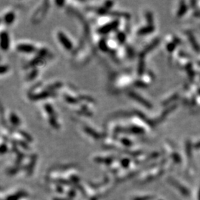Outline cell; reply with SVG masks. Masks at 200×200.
<instances>
[{"label":"cell","instance_id":"83f0119b","mask_svg":"<svg viewBox=\"0 0 200 200\" xmlns=\"http://www.w3.org/2000/svg\"><path fill=\"white\" fill-rule=\"evenodd\" d=\"M70 181L73 183V185H76V184H78L79 182V177L76 175H71L70 176Z\"/></svg>","mask_w":200,"mask_h":200},{"label":"cell","instance_id":"7402d4cb","mask_svg":"<svg viewBox=\"0 0 200 200\" xmlns=\"http://www.w3.org/2000/svg\"><path fill=\"white\" fill-rule=\"evenodd\" d=\"M62 85V82H56V83L53 84V85H48V86L46 87V88L47 89V91H52V90L55 89V88H59V87H61Z\"/></svg>","mask_w":200,"mask_h":200},{"label":"cell","instance_id":"f35d334b","mask_svg":"<svg viewBox=\"0 0 200 200\" xmlns=\"http://www.w3.org/2000/svg\"><path fill=\"white\" fill-rule=\"evenodd\" d=\"M56 3L58 4V5H61V4H63L64 2H63V1H62V2H59V1H56Z\"/></svg>","mask_w":200,"mask_h":200},{"label":"cell","instance_id":"1f68e13d","mask_svg":"<svg viewBox=\"0 0 200 200\" xmlns=\"http://www.w3.org/2000/svg\"><path fill=\"white\" fill-rule=\"evenodd\" d=\"M7 150H8V147H7V145L5 144H2V145H1V153L2 154H4L5 153H6Z\"/></svg>","mask_w":200,"mask_h":200},{"label":"cell","instance_id":"74e56055","mask_svg":"<svg viewBox=\"0 0 200 200\" xmlns=\"http://www.w3.org/2000/svg\"><path fill=\"white\" fill-rule=\"evenodd\" d=\"M168 47L169 50H172L173 49V47H174V46H173V45L171 44V45H168Z\"/></svg>","mask_w":200,"mask_h":200},{"label":"cell","instance_id":"d6a6232c","mask_svg":"<svg viewBox=\"0 0 200 200\" xmlns=\"http://www.w3.org/2000/svg\"><path fill=\"white\" fill-rule=\"evenodd\" d=\"M56 191H57L58 193H59V194H63V193H64L63 188H62L61 185H57V186H56Z\"/></svg>","mask_w":200,"mask_h":200},{"label":"cell","instance_id":"484cf974","mask_svg":"<svg viewBox=\"0 0 200 200\" xmlns=\"http://www.w3.org/2000/svg\"><path fill=\"white\" fill-rule=\"evenodd\" d=\"M144 68H145V65L144 62H143L142 59H140V64H139V67H138V73L139 74L141 75L142 74L143 72H144Z\"/></svg>","mask_w":200,"mask_h":200},{"label":"cell","instance_id":"e575fe53","mask_svg":"<svg viewBox=\"0 0 200 200\" xmlns=\"http://www.w3.org/2000/svg\"><path fill=\"white\" fill-rule=\"evenodd\" d=\"M135 85L138 87H145L146 86L145 84L143 82H141V81H137Z\"/></svg>","mask_w":200,"mask_h":200},{"label":"cell","instance_id":"277c9868","mask_svg":"<svg viewBox=\"0 0 200 200\" xmlns=\"http://www.w3.org/2000/svg\"><path fill=\"white\" fill-rule=\"evenodd\" d=\"M17 49L24 53H32L36 50V47L30 44H19L17 45Z\"/></svg>","mask_w":200,"mask_h":200},{"label":"cell","instance_id":"ab89813d","mask_svg":"<svg viewBox=\"0 0 200 200\" xmlns=\"http://www.w3.org/2000/svg\"><path fill=\"white\" fill-rule=\"evenodd\" d=\"M90 200H97V197L94 196V197H92V198H91V199Z\"/></svg>","mask_w":200,"mask_h":200},{"label":"cell","instance_id":"5b68a950","mask_svg":"<svg viewBox=\"0 0 200 200\" xmlns=\"http://www.w3.org/2000/svg\"><path fill=\"white\" fill-rule=\"evenodd\" d=\"M1 47L3 50H8L9 47V37L7 32L1 33Z\"/></svg>","mask_w":200,"mask_h":200},{"label":"cell","instance_id":"9a60e30c","mask_svg":"<svg viewBox=\"0 0 200 200\" xmlns=\"http://www.w3.org/2000/svg\"><path fill=\"white\" fill-rule=\"evenodd\" d=\"M64 98L66 100L67 102L70 104H76L78 102L77 99H76L75 97L72 96L68 95V94H64Z\"/></svg>","mask_w":200,"mask_h":200},{"label":"cell","instance_id":"603a6c76","mask_svg":"<svg viewBox=\"0 0 200 200\" xmlns=\"http://www.w3.org/2000/svg\"><path fill=\"white\" fill-rule=\"evenodd\" d=\"M37 73H38L37 69L34 68L28 75H27V79H28V80H31V79H34V78L36 77V76L37 75Z\"/></svg>","mask_w":200,"mask_h":200},{"label":"cell","instance_id":"4dcf8cb0","mask_svg":"<svg viewBox=\"0 0 200 200\" xmlns=\"http://www.w3.org/2000/svg\"><path fill=\"white\" fill-rule=\"evenodd\" d=\"M17 142L18 143V144L20 146H22V147H24V149H29L28 145H27V143L21 141V140H17Z\"/></svg>","mask_w":200,"mask_h":200},{"label":"cell","instance_id":"5bb4252c","mask_svg":"<svg viewBox=\"0 0 200 200\" xmlns=\"http://www.w3.org/2000/svg\"><path fill=\"white\" fill-rule=\"evenodd\" d=\"M51 182H55V183H56V184H60V185H73V183H72L70 180H67V179H52Z\"/></svg>","mask_w":200,"mask_h":200},{"label":"cell","instance_id":"3957f363","mask_svg":"<svg viewBox=\"0 0 200 200\" xmlns=\"http://www.w3.org/2000/svg\"><path fill=\"white\" fill-rule=\"evenodd\" d=\"M117 25H118V21L115 20V21L111 22L102 26V27H100L99 30V32L100 33H102V34H105V33H109L110 31L115 29L117 27Z\"/></svg>","mask_w":200,"mask_h":200},{"label":"cell","instance_id":"d590c367","mask_svg":"<svg viewBox=\"0 0 200 200\" xmlns=\"http://www.w3.org/2000/svg\"><path fill=\"white\" fill-rule=\"evenodd\" d=\"M146 17H147V19L149 22H152V15L150 12L147 13V15H146Z\"/></svg>","mask_w":200,"mask_h":200},{"label":"cell","instance_id":"8d00e7d4","mask_svg":"<svg viewBox=\"0 0 200 200\" xmlns=\"http://www.w3.org/2000/svg\"><path fill=\"white\" fill-rule=\"evenodd\" d=\"M53 200H72L70 198H61V197H55V198L53 199Z\"/></svg>","mask_w":200,"mask_h":200},{"label":"cell","instance_id":"d6986e66","mask_svg":"<svg viewBox=\"0 0 200 200\" xmlns=\"http://www.w3.org/2000/svg\"><path fill=\"white\" fill-rule=\"evenodd\" d=\"M120 163H121V165L122 167L123 168H127L129 167V165H130V160L129 159H127V158H124V159H121V162H120Z\"/></svg>","mask_w":200,"mask_h":200},{"label":"cell","instance_id":"ac0fdd59","mask_svg":"<svg viewBox=\"0 0 200 200\" xmlns=\"http://www.w3.org/2000/svg\"><path fill=\"white\" fill-rule=\"evenodd\" d=\"M120 142L122 143V144L123 145H124L125 147H130V146L133 145V143H132V142L130 141L129 139L127 138H125V137H124V138H122L121 140H120Z\"/></svg>","mask_w":200,"mask_h":200},{"label":"cell","instance_id":"4316f807","mask_svg":"<svg viewBox=\"0 0 200 200\" xmlns=\"http://www.w3.org/2000/svg\"><path fill=\"white\" fill-rule=\"evenodd\" d=\"M153 197L150 196H136L132 199V200H151Z\"/></svg>","mask_w":200,"mask_h":200},{"label":"cell","instance_id":"2e32d148","mask_svg":"<svg viewBox=\"0 0 200 200\" xmlns=\"http://www.w3.org/2000/svg\"><path fill=\"white\" fill-rule=\"evenodd\" d=\"M45 110L46 111L47 114H48L49 117H53V116H55L54 114V111H53V108L51 107V105L50 104H45L44 105Z\"/></svg>","mask_w":200,"mask_h":200},{"label":"cell","instance_id":"ba28073f","mask_svg":"<svg viewBox=\"0 0 200 200\" xmlns=\"http://www.w3.org/2000/svg\"><path fill=\"white\" fill-rule=\"evenodd\" d=\"M114 159L115 158L113 156V157H99V156H97V157L94 158V161L96 162H98V163H105L107 165H110L111 163H112L114 162Z\"/></svg>","mask_w":200,"mask_h":200},{"label":"cell","instance_id":"e0dca14e","mask_svg":"<svg viewBox=\"0 0 200 200\" xmlns=\"http://www.w3.org/2000/svg\"><path fill=\"white\" fill-rule=\"evenodd\" d=\"M99 48L104 52H106L108 50V45H107V42L104 40H100L99 43Z\"/></svg>","mask_w":200,"mask_h":200},{"label":"cell","instance_id":"d4e9b609","mask_svg":"<svg viewBox=\"0 0 200 200\" xmlns=\"http://www.w3.org/2000/svg\"><path fill=\"white\" fill-rule=\"evenodd\" d=\"M22 168H20V166H17L16 168H10L8 170V173L9 175H14L19 171Z\"/></svg>","mask_w":200,"mask_h":200},{"label":"cell","instance_id":"8992f818","mask_svg":"<svg viewBox=\"0 0 200 200\" xmlns=\"http://www.w3.org/2000/svg\"><path fill=\"white\" fill-rule=\"evenodd\" d=\"M27 196H28V194H27L26 191H18V192L16 193V194L8 196L5 200H19L20 199L23 198V197H27Z\"/></svg>","mask_w":200,"mask_h":200},{"label":"cell","instance_id":"ffe728a7","mask_svg":"<svg viewBox=\"0 0 200 200\" xmlns=\"http://www.w3.org/2000/svg\"><path fill=\"white\" fill-rule=\"evenodd\" d=\"M49 122L50 124L53 126L55 128H59V124H58L56 120V117L53 116V117H49Z\"/></svg>","mask_w":200,"mask_h":200},{"label":"cell","instance_id":"7a4b0ae2","mask_svg":"<svg viewBox=\"0 0 200 200\" xmlns=\"http://www.w3.org/2000/svg\"><path fill=\"white\" fill-rule=\"evenodd\" d=\"M128 95H129V96L131 97L132 99L137 100V102H139L140 103L142 104L143 105H145L146 108H152L151 104H150V102H148V101H147L146 99H145L143 97H142L140 95V94H137V93H135V92H133V91H130V92L128 93Z\"/></svg>","mask_w":200,"mask_h":200},{"label":"cell","instance_id":"44dd1931","mask_svg":"<svg viewBox=\"0 0 200 200\" xmlns=\"http://www.w3.org/2000/svg\"><path fill=\"white\" fill-rule=\"evenodd\" d=\"M117 40H119V42L121 43H123L124 41H125V34H124L123 32H119L117 34Z\"/></svg>","mask_w":200,"mask_h":200},{"label":"cell","instance_id":"6da1fadb","mask_svg":"<svg viewBox=\"0 0 200 200\" xmlns=\"http://www.w3.org/2000/svg\"><path fill=\"white\" fill-rule=\"evenodd\" d=\"M57 37L59 39V40L60 41L61 44L65 47V48H66L67 50H71L73 48V45L71 42L70 40H68V38L66 37V35H65L63 33V32L62 31H58L57 33Z\"/></svg>","mask_w":200,"mask_h":200},{"label":"cell","instance_id":"7c38bea8","mask_svg":"<svg viewBox=\"0 0 200 200\" xmlns=\"http://www.w3.org/2000/svg\"><path fill=\"white\" fill-rule=\"evenodd\" d=\"M153 28L154 27L152 25L146 26V27H142V28H140L138 30V34L139 35H145V34H147V33H150L153 31Z\"/></svg>","mask_w":200,"mask_h":200},{"label":"cell","instance_id":"4fadbf2b","mask_svg":"<svg viewBox=\"0 0 200 200\" xmlns=\"http://www.w3.org/2000/svg\"><path fill=\"white\" fill-rule=\"evenodd\" d=\"M10 121L14 125L18 126L20 124L19 119L14 112H11V114H10Z\"/></svg>","mask_w":200,"mask_h":200},{"label":"cell","instance_id":"52a82bcc","mask_svg":"<svg viewBox=\"0 0 200 200\" xmlns=\"http://www.w3.org/2000/svg\"><path fill=\"white\" fill-rule=\"evenodd\" d=\"M53 94H55L54 93L50 91H45L43 92L40 93V94H34V95L30 96V98L32 99H44L46 97H49L50 96H53Z\"/></svg>","mask_w":200,"mask_h":200},{"label":"cell","instance_id":"f546056e","mask_svg":"<svg viewBox=\"0 0 200 200\" xmlns=\"http://www.w3.org/2000/svg\"><path fill=\"white\" fill-rule=\"evenodd\" d=\"M79 98H80L81 99L86 100V101H88V102H94V100L93 99L91 98V97L88 96H79Z\"/></svg>","mask_w":200,"mask_h":200},{"label":"cell","instance_id":"f1b7e54d","mask_svg":"<svg viewBox=\"0 0 200 200\" xmlns=\"http://www.w3.org/2000/svg\"><path fill=\"white\" fill-rule=\"evenodd\" d=\"M76 192L74 189H71L69 190L68 192V198L71 199H72L76 196Z\"/></svg>","mask_w":200,"mask_h":200},{"label":"cell","instance_id":"836d02e7","mask_svg":"<svg viewBox=\"0 0 200 200\" xmlns=\"http://www.w3.org/2000/svg\"><path fill=\"white\" fill-rule=\"evenodd\" d=\"M8 65H2L1 66V73H4L5 72L7 71V70H8Z\"/></svg>","mask_w":200,"mask_h":200},{"label":"cell","instance_id":"30bf717a","mask_svg":"<svg viewBox=\"0 0 200 200\" xmlns=\"http://www.w3.org/2000/svg\"><path fill=\"white\" fill-rule=\"evenodd\" d=\"M36 162H37V156L33 155L31 157V161H30V164H29L28 166L27 167V175L30 176L32 174L33 171V168H34V165H35Z\"/></svg>","mask_w":200,"mask_h":200},{"label":"cell","instance_id":"9c48e42d","mask_svg":"<svg viewBox=\"0 0 200 200\" xmlns=\"http://www.w3.org/2000/svg\"><path fill=\"white\" fill-rule=\"evenodd\" d=\"M84 130H85V131L88 134H89L90 136H91V137H94V138L96 139V140H98V139H99L100 137H100V134L98 132L95 131L94 129L88 127V126H85V127H84Z\"/></svg>","mask_w":200,"mask_h":200},{"label":"cell","instance_id":"cb8c5ba5","mask_svg":"<svg viewBox=\"0 0 200 200\" xmlns=\"http://www.w3.org/2000/svg\"><path fill=\"white\" fill-rule=\"evenodd\" d=\"M19 133H20V134H21V135L22 136V137H24V138L26 140H27V141H29V142L33 141V139H32V137H30V136L27 133H26V132L23 131V130H19Z\"/></svg>","mask_w":200,"mask_h":200},{"label":"cell","instance_id":"8fae6325","mask_svg":"<svg viewBox=\"0 0 200 200\" xmlns=\"http://www.w3.org/2000/svg\"><path fill=\"white\" fill-rule=\"evenodd\" d=\"M14 19H15V14H14V13L13 12V11H10V12H8V14H6L4 16L3 19L4 22H5L6 24H10L11 23H12L13 22H14Z\"/></svg>","mask_w":200,"mask_h":200}]
</instances>
